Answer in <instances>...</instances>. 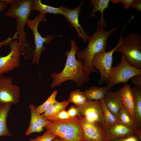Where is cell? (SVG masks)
<instances>
[{
    "instance_id": "1",
    "label": "cell",
    "mask_w": 141,
    "mask_h": 141,
    "mask_svg": "<svg viewBox=\"0 0 141 141\" xmlns=\"http://www.w3.org/2000/svg\"><path fill=\"white\" fill-rule=\"evenodd\" d=\"M70 42V49L64 54L67 59L63 69L60 73L54 72L51 74L50 77L53 79L50 85L52 88L60 86L62 83L68 80L74 81L77 86L80 87L90 80L84 71L83 61L76 58V54L79 51V48L74 40L71 39Z\"/></svg>"
},
{
    "instance_id": "2",
    "label": "cell",
    "mask_w": 141,
    "mask_h": 141,
    "mask_svg": "<svg viewBox=\"0 0 141 141\" xmlns=\"http://www.w3.org/2000/svg\"><path fill=\"white\" fill-rule=\"evenodd\" d=\"M10 5L4 13L6 16L15 18L17 22L15 29L18 34V42L21 55L25 59L32 57V49L26 39L25 27L32 10L33 0H2Z\"/></svg>"
},
{
    "instance_id": "3",
    "label": "cell",
    "mask_w": 141,
    "mask_h": 141,
    "mask_svg": "<svg viewBox=\"0 0 141 141\" xmlns=\"http://www.w3.org/2000/svg\"><path fill=\"white\" fill-rule=\"evenodd\" d=\"M104 27L98 25L96 29L93 34L90 36L88 40V44L84 49L77 52L76 55L78 58L83 62L84 71L89 77L92 73H99L95 69L91 64L92 60L97 53L105 51L107 40L109 37L119 27L114 26L110 30L106 31Z\"/></svg>"
},
{
    "instance_id": "4",
    "label": "cell",
    "mask_w": 141,
    "mask_h": 141,
    "mask_svg": "<svg viewBox=\"0 0 141 141\" xmlns=\"http://www.w3.org/2000/svg\"><path fill=\"white\" fill-rule=\"evenodd\" d=\"M63 141H81L82 126L77 118L51 121L44 128Z\"/></svg>"
},
{
    "instance_id": "5",
    "label": "cell",
    "mask_w": 141,
    "mask_h": 141,
    "mask_svg": "<svg viewBox=\"0 0 141 141\" xmlns=\"http://www.w3.org/2000/svg\"><path fill=\"white\" fill-rule=\"evenodd\" d=\"M122 44L116 50L124 54L127 61L141 69V34L132 33L122 38Z\"/></svg>"
},
{
    "instance_id": "6",
    "label": "cell",
    "mask_w": 141,
    "mask_h": 141,
    "mask_svg": "<svg viewBox=\"0 0 141 141\" xmlns=\"http://www.w3.org/2000/svg\"><path fill=\"white\" fill-rule=\"evenodd\" d=\"M141 74V69H137L130 64L126 61L124 54L121 53V61L116 66L112 67L106 86L108 90L116 85L126 84L132 77Z\"/></svg>"
},
{
    "instance_id": "7",
    "label": "cell",
    "mask_w": 141,
    "mask_h": 141,
    "mask_svg": "<svg viewBox=\"0 0 141 141\" xmlns=\"http://www.w3.org/2000/svg\"><path fill=\"white\" fill-rule=\"evenodd\" d=\"M127 24L122 30L118 43L116 46L111 50L97 54L93 57L91 64L93 68L98 69L100 73L99 79L98 84L101 85L104 83H108L109 74L112 67L113 54L116 50L122 43V36Z\"/></svg>"
},
{
    "instance_id": "8",
    "label": "cell",
    "mask_w": 141,
    "mask_h": 141,
    "mask_svg": "<svg viewBox=\"0 0 141 141\" xmlns=\"http://www.w3.org/2000/svg\"><path fill=\"white\" fill-rule=\"evenodd\" d=\"M46 20L45 14L40 13L33 19H28L26 25L27 27L32 32L34 37L35 48L33 50L32 53V63L39 64V60L42 53L46 49L44 46V43L49 44L55 37L50 35L42 37L38 30V27L39 23L42 21L45 22Z\"/></svg>"
},
{
    "instance_id": "9",
    "label": "cell",
    "mask_w": 141,
    "mask_h": 141,
    "mask_svg": "<svg viewBox=\"0 0 141 141\" xmlns=\"http://www.w3.org/2000/svg\"><path fill=\"white\" fill-rule=\"evenodd\" d=\"M20 95V87L13 84L11 77L0 76V103L16 104L19 102Z\"/></svg>"
},
{
    "instance_id": "10",
    "label": "cell",
    "mask_w": 141,
    "mask_h": 141,
    "mask_svg": "<svg viewBox=\"0 0 141 141\" xmlns=\"http://www.w3.org/2000/svg\"><path fill=\"white\" fill-rule=\"evenodd\" d=\"M9 45V52L6 56L0 57V76L20 66L21 54L17 39L13 40Z\"/></svg>"
},
{
    "instance_id": "11",
    "label": "cell",
    "mask_w": 141,
    "mask_h": 141,
    "mask_svg": "<svg viewBox=\"0 0 141 141\" xmlns=\"http://www.w3.org/2000/svg\"><path fill=\"white\" fill-rule=\"evenodd\" d=\"M78 108L80 117L87 121L98 124L102 126L104 123L103 114L99 100H89Z\"/></svg>"
},
{
    "instance_id": "12",
    "label": "cell",
    "mask_w": 141,
    "mask_h": 141,
    "mask_svg": "<svg viewBox=\"0 0 141 141\" xmlns=\"http://www.w3.org/2000/svg\"><path fill=\"white\" fill-rule=\"evenodd\" d=\"M81 125L83 131V136L81 141H107L105 130L100 125L89 121L85 118H77Z\"/></svg>"
},
{
    "instance_id": "13",
    "label": "cell",
    "mask_w": 141,
    "mask_h": 141,
    "mask_svg": "<svg viewBox=\"0 0 141 141\" xmlns=\"http://www.w3.org/2000/svg\"><path fill=\"white\" fill-rule=\"evenodd\" d=\"M84 3V2L82 1L78 6L73 9L63 6L62 15L64 17L66 21L75 29L78 37L84 42H86L90 36L80 25L79 19L81 6Z\"/></svg>"
},
{
    "instance_id": "14",
    "label": "cell",
    "mask_w": 141,
    "mask_h": 141,
    "mask_svg": "<svg viewBox=\"0 0 141 141\" xmlns=\"http://www.w3.org/2000/svg\"><path fill=\"white\" fill-rule=\"evenodd\" d=\"M29 108L31 118L29 126L25 132L27 136L33 133H39L44 131L43 128L51 122L37 112L36 107L33 104H30Z\"/></svg>"
},
{
    "instance_id": "15",
    "label": "cell",
    "mask_w": 141,
    "mask_h": 141,
    "mask_svg": "<svg viewBox=\"0 0 141 141\" xmlns=\"http://www.w3.org/2000/svg\"><path fill=\"white\" fill-rule=\"evenodd\" d=\"M103 99L107 108L117 117L124 106L121 95V89L115 92L108 90Z\"/></svg>"
},
{
    "instance_id": "16",
    "label": "cell",
    "mask_w": 141,
    "mask_h": 141,
    "mask_svg": "<svg viewBox=\"0 0 141 141\" xmlns=\"http://www.w3.org/2000/svg\"><path fill=\"white\" fill-rule=\"evenodd\" d=\"M104 130L107 141H112L116 139L135 134L133 130L119 121L112 127Z\"/></svg>"
},
{
    "instance_id": "17",
    "label": "cell",
    "mask_w": 141,
    "mask_h": 141,
    "mask_svg": "<svg viewBox=\"0 0 141 141\" xmlns=\"http://www.w3.org/2000/svg\"><path fill=\"white\" fill-rule=\"evenodd\" d=\"M118 121L133 130L136 135L141 140V129H140L136 122L132 119L127 109L124 106L119 113L117 117Z\"/></svg>"
},
{
    "instance_id": "18",
    "label": "cell",
    "mask_w": 141,
    "mask_h": 141,
    "mask_svg": "<svg viewBox=\"0 0 141 141\" xmlns=\"http://www.w3.org/2000/svg\"><path fill=\"white\" fill-rule=\"evenodd\" d=\"M121 95L124 106L130 113L133 120L136 122L134 115V99L131 87L128 84L124 85L121 89Z\"/></svg>"
},
{
    "instance_id": "19",
    "label": "cell",
    "mask_w": 141,
    "mask_h": 141,
    "mask_svg": "<svg viewBox=\"0 0 141 141\" xmlns=\"http://www.w3.org/2000/svg\"><path fill=\"white\" fill-rule=\"evenodd\" d=\"M12 103H0V137L2 136L11 137L12 134L9 130L7 124L8 114Z\"/></svg>"
},
{
    "instance_id": "20",
    "label": "cell",
    "mask_w": 141,
    "mask_h": 141,
    "mask_svg": "<svg viewBox=\"0 0 141 141\" xmlns=\"http://www.w3.org/2000/svg\"><path fill=\"white\" fill-rule=\"evenodd\" d=\"M109 0H91L90 1V6H93V9L90 15L92 17L97 11H99L101 14L100 19L97 22L99 25L104 27H107L103 17V12L104 10L109 7Z\"/></svg>"
},
{
    "instance_id": "21",
    "label": "cell",
    "mask_w": 141,
    "mask_h": 141,
    "mask_svg": "<svg viewBox=\"0 0 141 141\" xmlns=\"http://www.w3.org/2000/svg\"><path fill=\"white\" fill-rule=\"evenodd\" d=\"M134 105V115L136 122L141 129V87L134 85L131 87Z\"/></svg>"
},
{
    "instance_id": "22",
    "label": "cell",
    "mask_w": 141,
    "mask_h": 141,
    "mask_svg": "<svg viewBox=\"0 0 141 141\" xmlns=\"http://www.w3.org/2000/svg\"><path fill=\"white\" fill-rule=\"evenodd\" d=\"M63 7L62 5L59 7H55L43 4L40 0H33L32 10L37 11L40 13L45 14L47 13H50L62 15Z\"/></svg>"
},
{
    "instance_id": "23",
    "label": "cell",
    "mask_w": 141,
    "mask_h": 141,
    "mask_svg": "<svg viewBox=\"0 0 141 141\" xmlns=\"http://www.w3.org/2000/svg\"><path fill=\"white\" fill-rule=\"evenodd\" d=\"M102 109L104 117V123L102 127L104 130L112 127L118 122L117 117L107 108L103 98L99 100Z\"/></svg>"
},
{
    "instance_id": "24",
    "label": "cell",
    "mask_w": 141,
    "mask_h": 141,
    "mask_svg": "<svg viewBox=\"0 0 141 141\" xmlns=\"http://www.w3.org/2000/svg\"><path fill=\"white\" fill-rule=\"evenodd\" d=\"M108 90L107 86H92L86 90L84 92L88 99L99 100L103 98Z\"/></svg>"
},
{
    "instance_id": "25",
    "label": "cell",
    "mask_w": 141,
    "mask_h": 141,
    "mask_svg": "<svg viewBox=\"0 0 141 141\" xmlns=\"http://www.w3.org/2000/svg\"><path fill=\"white\" fill-rule=\"evenodd\" d=\"M88 100L84 92L78 89L70 91L67 101L73 103L75 105L79 106L85 103Z\"/></svg>"
},
{
    "instance_id": "26",
    "label": "cell",
    "mask_w": 141,
    "mask_h": 141,
    "mask_svg": "<svg viewBox=\"0 0 141 141\" xmlns=\"http://www.w3.org/2000/svg\"><path fill=\"white\" fill-rule=\"evenodd\" d=\"M69 103V102L66 100L62 102L57 101L41 115L47 119L60 111L65 109Z\"/></svg>"
},
{
    "instance_id": "27",
    "label": "cell",
    "mask_w": 141,
    "mask_h": 141,
    "mask_svg": "<svg viewBox=\"0 0 141 141\" xmlns=\"http://www.w3.org/2000/svg\"><path fill=\"white\" fill-rule=\"evenodd\" d=\"M57 93V91H54L45 102L36 107V111L39 114L43 113L57 102L56 99Z\"/></svg>"
},
{
    "instance_id": "28",
    "label": "cell",
    "mask_w": 141,
    "mask_h": 141,
    "mask_svg": "<svg viewBox=\"0 0 141 141\" xmlns=\"http://www.w3.org/2000/svg\"><path fill=\"white\" fill-rule=\"evenodd\" d=\"M70 119L67 111L65 109L62 110L46 119L52 121H55L68 120Z\"/></svg>"
},
{
    "instance_id": "29",
    "label": "cell",
    "mask_w": 141,
    "mask_h": 141,
    "mask_svg": "<svg viewBox=\"0 0 141 141\" xmlns=\"http://www.w3.org/2000/svg\"><path fill=\"white\" fill-rule=\"evenodd\" d=\"M57 136L48 130L42 135L34 139L31 138L29 141H52Z\"/></svg>"
},
{
    "instance_id": "30",
    "label": "cell",
    "mask_w": 141,
    "mask_h": 141,
    "mask_svg": "<svg viewBox=\"0 0 141 141\" xmlns=\"http://www.w3.org/2000/svg\"><path fill=\"white\" fill-rule=\"evenodd\" d=\"M67 111L70 119L80 117L79 109L75 105L71 106Z\"/></svg>"
},
{
    "instance_id": "31",
    "label": "cell",
    "mask_w": 141,
    "mask_h": 141,
    "mask_svg": "<svg viewBox=\"0 0 141 141\" xmlns=\"http://www.w3.org/2000/svg\"><path fill=\"white\" fill-rule=\"evenodd\" d=\"M135 134L115 139L112 141H140Z\"/></svg>"
},
{
    "instance_id": "32",
    "label": "cell",
    "mask_w": 141,
    "mask_h": 141,
    "mask_svg": "<svg viewBox=\"0 0 141 141\" xmlns=\"http://www.w3.org/2000/svg\"><path fill=\"white\" fill-rule=\"evenodd\" d=\"M133 0H111V1L114 3H122L126 9H128Z\"/></svg>"
},
{
    "instance_id": "33",
    "label": "cell",
    "mask_w": 141,
    "mask_h": 141,
    "mask_svg": "<svg viewBox=\"0 0 141 141\" xmlns=\"http://www.w3.org/2000/svg\"><path fill=\"white\" fill-rule=\"evenodd\" d=\"M18 39V34L16 32L14 33L12 37H9L6 39L0 42V48H1L3 45H7L9 44L12 40Z\"/></svg>"
},
{
    "instance_id": "34",
    "label": "cell",
    "mask_w": 141,
    "mask_h": 141,
    "mask_svg": "<svg viewBox=\"0 0 141 141\" xmlns=\"http://www.w3.org/2000/svg\"><path fill=\"white\" fill-rule=\"evenodd\" d=\"M130 7L132 8L137 10L141 11V0H133Z\"/></svg>"
},
{
    "instance_id": "35",
    "label": "cell",
    "mask_w": 141,
    "mask_h": 141,
    "mask_svg": "<svg viewBox=\"0 0 141 141\" xmlns=\"http://www.w3.org/2000/svg\"><path fill=\"white\" fill-rule=\"evenodd\" d=\"M132 83L141 87V74L134 76L131 79Z\"/></svg>"
},
{
    "instance_id": "36",
    "label": "cell",
    "mask_w": 141,
    "mask_h": 141,
    "mask_svg": "<svg viewBox=\"0 0 141 141\" xmlns=\"http://www.w3.org/2000/svg\"><path fill=\"white\" fill-rule=\"evenodd\" d=\"M7 4L1 0L0 1V13L4 10L7 8Z\"/></svg>"
},
{
    "instance_id": "37",
    "label": "cell",
    "mask_w": 141,
    "mask_h": 141,
    "mask_svg": "<svg viewBox=\"0 0 141 141\" xmlns=\"http://www.w3.org/2000/svg\"><path fill=\"white\" fill-rule=\"evenodd\" d=\"M52 141H63L61 138L57 136L54 138Z\"/></svg>"
},
{
    "instance_id": "38",
    "label": "cell",
    "mask_w": 141,
    "mask_h": 141,
    "mask_svg": "<svg viewBox=\"0 0 141 141\" xmlns=\"http://www.w3.org/2000/svg\"></svg>"
}]
</instances>
